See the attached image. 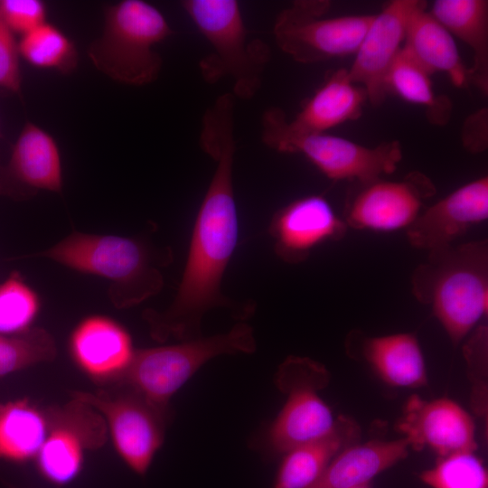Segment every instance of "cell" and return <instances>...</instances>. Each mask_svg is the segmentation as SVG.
Returning a JSON list of instances; mask_svg holds the SVG:
<instances>
[{
	"label": "cell",
	"instance_id": "1",
	"mask_svg": "<svg viewBox=\"0 0 488 488\" xmlns=\"http://www.w3.org/2000/svg\"><path fill=\"white\" fill-rule=\"evenodd\" d=\"M234 108L231 97L221 96L202 118L200 145L215 168L195 219L176 295L165 310L147 309L143 314L151 337L159 343L171 337L185 341L202 336V317L213 308L229 309L239 319L255 311L254 302L233 300L221 289L239 239L233 188Z\"/></svg>",
	"mask_w": 488,
	"mask_h": 488
},
{
	"label": "cell",
	"instance_id": "2",
	"mask_svg": "<svg viewBox=\"0 0 488 488\" xmlns=\"http://www.w3.org/2000/svg\"><path fill=\"white\" fill-rule=\"evenodd\" d=\"M32 256L107 279L110 282L109 299L119 309L157 295L164 286L160 267L173 258L170 249L155 250L143 239L75 230Z\"/></svg>",
	"mask_w": 488,
	"mask_h": 488
},
{
	"label": "cell",
	"instance_id": "3",
	"mask_svg": "<svg viewBox=\"0 0 488 488\" xmlns=\"http://www.w3.org/2000/svg\"><path fill=\"white\" fill-rule=\"evenodd\" d=\"M411 275L415 298L431 307L454 345L488 312V240L427 252Z\"/></svg>",
	"mask_w": 488,
	"mask_h": 488
},
{
	"label": "cell",
	"instance_id": "4",
	"mask_svg": "<svg viewBox=\"0 0 488 488\" xmlns=\"http://www.w3.org/2000/svg\"><path fill=\"white\" fill-rule=\"evenodd\" d=\"M181 6L211 46L199 69L209 84L232 80V94L252 99L259 90L270 48L266 42L250 38L235 0H184Z\"/></svg>",
	"mask_w": 488,
	"mask_h": 488
},
{
	"label": "cell",
	"instance_id": "5",
	"mask_svg": "<svg viewBox=\"0 0 488 488\" xmlns=\"http://www.w3.org/2000/svg\"><path fill=\"white\" fill-rule=\"evenodd\" d=\"M174 33L161 11L143 0L107 6L102 33L88 48L93 65L113 80L130 86L154 82L163 61L155 46Z\"/></svg>",
	"mask_w": 488,
	"mask_h": 488
},
{
	"label": "cell",
	"instance_id": "6",
	"mask_svg": "<svg viewBox=\"0 0 488 488\" xmlns=\"http://www.w3.org/2000/svg\"><path fill=\"white\" fill-rule=\"evenodd\" d=\"M261 139L277 152L304 155L333 181L364 183L382 178L396 171L403 156L396 140L369 147L326 132L296 130L278 107L263 113Z\"/></svg>",
	"mask_w": 488,
	"mask_h": 488
},
{
	"label": "cell",
	"instance_id": "7",
	"mask_svg": "<svg viewBox=\"0 0 488 488\" xmlns=\"http://www.w3.org/2000/svg\"><path fill=\"white\" fill-rule=\"evenodd\" d=\"M256 347L252 327L240 322L227 333L135 350L127 369L109 386L130 388L156 407L168 409L174 394L210 360L224 354H249Z\"/></svg>",
	"mask_w": 488,
	"mask_h": 488
},
{
	"label": "cell",
	"instance_id": "8",
	"mask_svg": "<svg viewBox=\"0 0 488 488\" xmlns=\"http://www.w3.org/2000/svg\"><path fill=\"white\" fill-rule=\"evenodd\" d=\"M331 3L295 1L276 18L278 48L296 62L312 64L354 54L374 14L324 17Z\"/></svg>",
	"mask_w": 488,
	"mask_h": 488
},
{
	"label": "cell",
	"instance_id": "9",
	"mask_svg": "<svg viewBox=\"0 0 488 488\" xmlns=\"http://www.w3.org/2000/svg\"><path fill=\"white\" fill-rule=\"evenodd\" d=\"M328 380L326 369L308 358L291 356L280 365L276 384L287 399L266 436L271 453L285 454L335 427L337 419L317 394Z\"/></svg>",
	"mask_w": 488,
	"mask_h": 488
},
{
	"label": "cell",
	"instance_id": "10",
	"mask_svg": "<svg viewBox=\"0 0 488 488\" xmlns=\"http://www.w3.org/2000/svg\"><path fill=\"white\" fill-rule=\"evenodd\" d=\"M71 398L103 417L117 454L135 473L145 474L164 441L168 410L124 386L97 392L73 391Z\"/></svg>",
	"mask_w": 488,
	"mask_h": 488
},
{
	"label": "cell",
	"instance_id": "11",
	"mask_svg": "<svg viewBox=\"0 0 488 488\" xmlns=\"http://www.w3.org/2000/svg\"><path fill=\"white\" fill-rule=\"evenodd\" d=\"M347 194L343 220L348 229L374 232L407 230L436 188L424 173L411 171L402 179L354 183Z\"/></svg>",
	"mask_w": 488,
	"mask_h": 488
},
{
	"label": "cell",
	"instance_id": "12",
	"mask_svg": "<svg viewBox=\"0 0 488 488\" xmlns=\"http://www.w3.org/2000/svg\"><path fill=\"white\" fill-rule=\"evenodd\" d=\"M47 437L35 456L41 475L55 485H64L80 474L84 452L106 441L107 424L92 407L72 399L61 408L48 410Z\"/></svg>",
	"mask_w": 488,
	"mask_h": 488
},
{
	"label": "cell",
	"instance_id": "13",
	"mask_svg": "<svg viewBox=\"0 0 488 488\" xmlns=\"http://www.w3.org/2000/svg\"><path fill=\"white\" fill-rule=\"evenodd\" d=\"M419 3L393 0L386 4L374 14L354 53V61L347 69L350 79L364 89L374 107L385 99L387 75L404 45L408 20Z\"/></svg>",
	"mask_w": 488,
	"mask_h": 488
},
{
	"label": "cell",
	"instance_id": "14",
	"mask_svg": "<svg viewBox=\"0 0 488 488\" xmlns=\"http://www.w3.org/2000/svg\"><path fill=\"white\" fill-rule=\"evenodd\" d=\"M348 228L325 197L311 194L296 199L272 217L268 231L276 255L296 265L327 241L341 240Z\"/></svg>",
	"mask_w": 488,
	"mask_h": 488
},
{
	"label": "cell",
	"instance_id": "15",
	"mask_svg": "<svg viewBox=\"0 0 488 488\" xmlns=\"http://www.w3.org/2000/svg\"><path fill=\"white\" fill-rule=\"evenodd\" d=\"M488 219V177L474 179L437 201L406 230L408 243L427 252L452 245Z\"/></svg>",
	"mask_w": 488,
	"mask_h": 488
},
{
	"label": "cell",
	"instance_id": "16",
	"mask_svg": "<svg viewBox=\"0 0 488 488\" xmlns=\"http://www.w3.org/2000/svg\"><path fill=\"white\" fill-rule=\"evenodd\" d=\"M397 428L409 447H427L439 457L476 449L474 424L471 416L449 399L426 401L411 396Z\"/></svg>",
	"mask_w": 488,
	"mask_h": 488
},
{
	"label": "cell",
	"instance_id": "17",
	"mask_svg": "<svg viewBox=\"0 0 488 488\" xmlns=\"http://www.w3.org/2000/svg\"><path fill=\"white\" fill-rule=\"evenodd\" d=\"M62 165L56 140L46 130L26 122L13 145L7 164L0 168V190L9 195H32L62 190Z\"/></svg>",
	"mask_w": 488,
	"mask_h": 488
},
{
	"label": "cell",
	"instance_id": "18",
	"mask_svg": "<svg viewBox=\"0 0 488 488\" xmlns=\"http://www.w3.org/2000/svg\"><path fill=\"white\" fill-rule=\"evenodd\" d=\"M70 352L86 375L110 385L127 369L135 350L129 333L120 324L107 316L91 315L72 331Z\"/></svg>",
	"mask_w": 488,
	"mask_h": 488
},
{
	"label": "cell",
	"instance_id": "19",
	"mask_svg": "<svg viewBox=\"0 0 488 488\" xmlns=\"http://www.w3.org/2000/svg\"><path fill=\"white\" fill-rule=\"evenodd\" d=\"M349 347L392 386L415 388L427 382L424 355L414 333L364 336L353 333Z\"/></svg>",
	"mask_w": 488,
	"mask_h": 488
},
{
	"label": "cell",
	"instance_id": "20",
	"mask_svg": "<svg viewBox=\"0 0 488 488\" xmlns=\"http://www.w3.org/2000/svg\"><path fill=\"white\" fill-rule=\"evenodd\" d=\"M420 1L410 14L406 27L403 47L429 74L446 73L457 88L470 83L467 69L452 34L426 10Z\"/></svg>",
	"mask_w": 488,
	"mask_h": 488
},
{
	"label": "cell",
	"instance_id": "21",
	"mask_svg": "<svg viewBox=\"0 0 488 488\" xmlns=\"http://www.w3.org/2000/svg\"><path fill=\"white\" fill-rule=\"evenodd\" d=\"M366 101L364 89L352 82L347 69H340L326 77L289 124L300 131L326 132L360 117Z\"/></svg>",
	"mask_w": 488,
	"mask_h": 488
},
{
	"label": "cell",
	"instance_id": "22",
	"mask_svg": "<svg viewBox=\"0 0 488 488\" xmlns=\"http://www.w3.org/2000/svg\"><path fill=\"white\" fill-rule=\"evenodd\" d=\"M408 447L404 437L354 443L341 450L308 488H353L367 484L374 476L404 459Z\"/></svg>",
	"mask_w": 488,
	"mask_h": 488
},
{
	"label": "cell",
	"instance_id": "23",
	"mask_svg": "<svg viewBox=\"0 0 488 488\" xmlns=\"http://www.w3.org/2000/svg\"><path fill=\"white\" fill-rule=\"evenodd\" d=\"M358 436V426L349 418H339L329 434L284 454L274 488H308L341 450L357 443Z\"/></svg>",
	"mask_w": 488,
	"mask_h": 488
},
{
	"label": "cell",
	"instance_id": "24",
	"mask_svg": "<svg viewBox=\"0 0 488 488\" xmlns=\"http://www.w3.org/2000/svg\"><path fill=\"white\" fill-rule=\"evenodd\" d=\"M429 13L452 34L471 48L474 62L470 83L488 92V1L436 0Z\"/></svg>",
	"mask_w": 488,
	"mask_h": 488
},
{
	"label": "cell",
	"instance_id": "25",
	"mask_svg": "<svg viewBox=\"0 0 488 488\" xmlns=\"http://www.w3.org/2000/svg\"><path fill=\"white\" fill-rule=\"evenodd\" d=\"M49 427L48 411L27 399L0 403V458L15 463L35 458Z\"/></svg>",
	"mask_w": 488,
	"mask_h": 488
},
{
	"label": "cell",
	"instance_id": "26",
	"mask_svg": "<svg viewBox=\"0 0 488 488\" xmlns=\"http://www.w3.org/2000/svg\"><path fill=\"white\" fill-rule=\"evenodd\" d=\"M430 75L402 47L386 78L387 92L403 100L423 107L434 125H446L450 118L452 103L447 97L437 96Z\"/></svg>",
	"mask_w": 488,
	"mask_h": 488
},
{
	"label": "cell",
	"instance_id": "27",
	"mask_svg": "<svg viewBox=\"0 0 488 488\" xmlns=\"http://www.w3.org/2000/svg\"><path fill=\"white\" fill-rule=\"evenodd\" d=\"M18 50L20 57L41 70L70 74L79 62V52L73 41L49 22L21 36Z\"/></svg>",
	"mask_w": 488,
	"mask_h": 488
},
{
	"label": "cell",
	"instance_id": "28",
	"mask_svg": "<svg viewBox=\"0 0 488 488\" xmlns=\"http://www.w3.org/2000/svg\"><path fill=\"white\" fill-rule=\"evenodd\" d=\"M56 354L55 341L43 328L32 327L14 335L0 333V377L51 361Z\"/></svg>",
	"mask_w": 488,
	"mask_h": 488
},
{
	"label": "cell",
	"instance_id": "29",
	"mask_svg": "<svg viewBox=\"0 0 488 488\" xmlns=\"http://www.w3.org/2000/svg\"><path fill=\"white\" fill-rule=\"evenodd\" d=\"M40 310L37 293L18 272L0 284V333L14 335L32 328Z\"/></svg>",
	"mask_w": 488,
	"mask_h": 488
},
{
	"label": "cell",
	"instance_id": "30",
	"mask_svg": "<svg viewBox=\"0 0 488 488\" xmlns=\"http://www.w3.org/2000/svg\"><path fill=\"white\" fill-rule=\"evenodd\" d=\"M432 488H488L487 471L474 452L440 457L436 465L420 474Z\"/></svg>",
	"mask_w": 488,
	"mask_h": 488
},
{
	"label": "cell",
	"instance_id": "31",
	"mask_svg": "<svg viewBox=\"0 0 488 488\" xmlns=\"http://www.w3.org/2000/svg\"><path fill=\"white\" fill-rule=\"evenodd\" d=\"M0 17L20 36L47 22V8L41 0H0Z\"/></svg>",
	"mask_w": 488,
	"mask_h": 488
},
{
	"label": "cell",
	"instance_id": "32",
	"mask_svg": "<svg viewBox=\"0 0 488 488\" xmlns=\"http://www.w3.org/2000/svg\"><path fill=\"white\" fill-rule=\"evenodd\" d=\"M0 89L20 94L22 72L15 34L0 17Z\"/></svg>",
	"mask_w": 488,
	"mask_h": 488
},
{
	"label": "cell",
	"instance_id": "33",
	"mask_svg": "<svg viewBox=\"0 0 488 488\" xmlns=\"http://www.w3.org/2000/svg\"><path fill=\"white\" fill-rule=\"evenodd\" d=\"M487 108H483L470 115L462 128V142L472 153H481L487 148Z\"/></svg>",
	"mask_w": 488,
	"mask_h": 488
},
{
	"label": "cell",
	"instance_id": "34",
	"mask_svg": "<svg viewBox=\"0 0 488 488\" xmlns=\"http://www.w3.org/2000/svg\"><path fill=\"white\" fill-rule=\"evenodd\" d=\"M353 488H371V487H370L369 483H367V484L356 486V487H353Z\"/></svg>",
	"mask_w": 488,
	"mask_h": 488
}]
</instances>
